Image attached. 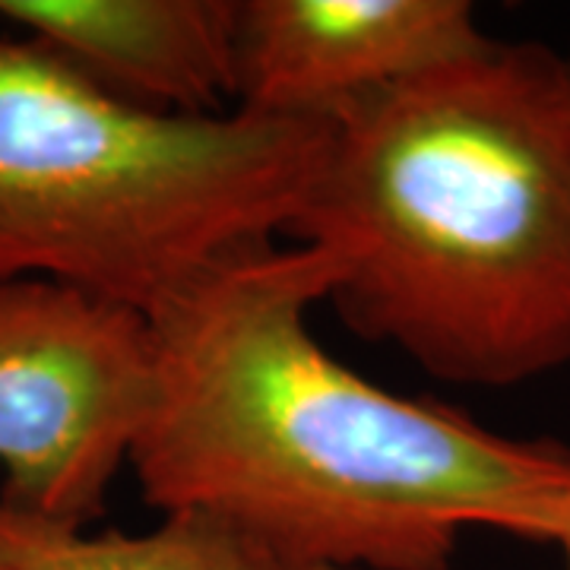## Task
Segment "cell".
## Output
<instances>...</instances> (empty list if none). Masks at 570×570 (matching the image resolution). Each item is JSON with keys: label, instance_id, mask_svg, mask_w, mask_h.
I'll return each instance as SVG.
<instances>
[{"label": "cell", "instance_id": "obj_1", "mask_svg": "<svg viewBox=\"0 0 570 570\" xmlns=\"http://www.w3.org/2000/svg\"><path fill=\"white\" fill-rule=\"evenodd\" d=\"M336 279L333 254L269 242L149 317L156 396L130 450L142 501L298 570H450L475 527L558 546L570 450L336 362L307 326Z\"/></svg>", "mask_w": 570, "mask_h": 570}, {"label": "cell", "instance_id": "obj_8", "mask_svg": "<svg viewBox=\"0 0 570 570\" xmlns=\"http://www.w3.org/2000/svg\"><path fill=\"white\" fill-rule=\"evenodd\" d=\"M558 546L564 551V570H570V510H568V520H564V530H561V539H558Z\"/></svg>", "mask_w": 570, "mask_h": 570}, {"label": "cell", "instance_id": "obj_3", "mask_svg": "<svg viewBox=\"0 0 570 570\" xmlns=\"http://www.w3.org/2000/svg\"><path fill=\"white\" fill-rule=\"evenodd\" d=\"M333 118L156 115L0 32V279H48L146 317L283 238Z\"/></svg>", "mask_w": 570, "mask_h": 570}, {"label": "cell", "instance_id": "obj_7", "mask_svg": "<svg viewBox=\"0 0 570 570\" xmlns=\"http://www.w3.org/2000/svg\"><path fill=\"white\" fill-rule=\"evenodd\" d=\"M0 570H298L219 523L171 513L156 530L86 532L0 504Z\"/></svg>", "mask_w": 570, "mask_h": 570}, {"label": "cell", "instance_id": "obj_6", "mask_svg": "<svg viewBox=\"0 0 570 570\" xmlns=\"http://www.w3.org/2000/svg\"><path fill=\"white\" fill-rule=\"evenodd\" d=\"M238 0H0V20L121 102L178 118L235 111Z\"/></svg>", "mask_w": 570, "mask_h": 570}, {"label": "cell", "instance_id": "obj_5", "mask_svg": "<svg viewBox=\"0 0 570 570\" xmlns=\"http://www.w3.org/2000/svg\"><path fill=\"white\" fill-rule=\"evenodd\" d=\"M485 41L466 0H238L235 108L333 118Z\"/></svg>", "mask_w": 570, "mask_h": 570}, {"label": "cell", "instance_id": "obj_4", "mask_svg": "<svg viewBox=\"0 0 570 570\" xmlns=\"http://www.w3.org/2000/svg\"><path fill=\"white\" fill-rule=\"evenodd\" d=\"M156 396L149 317L48 279H0V504L86 530Z\"/></svg>", "mask_w": 570, "mask_h": 570}, {"label": "cell", "instance_id": "obj_2", "mask_svg": "<svg viewBox=\"0 0 570 570\" xmlns=\"http://www.w3.org/2000/svg\"><path fill=\"white\" fill-rule=\"evenodd\" d=\"M336 257L330 302L434 381L570 365V61L489 39L333 115L283 232Z\"/></svg>", "mask_w": 570, "mask_h": 570}]
</instances>
